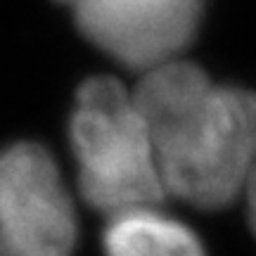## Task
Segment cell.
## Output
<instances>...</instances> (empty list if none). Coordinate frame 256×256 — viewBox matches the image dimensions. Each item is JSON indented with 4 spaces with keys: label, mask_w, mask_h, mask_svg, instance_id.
Returning <instances> with one entry per match:
<instances>
[{
    "label": "cell",
    "mask_w": 256,
    "mask_h": 256,
    "mask_svg": "<svg viewBox=\"0 0 256 256\" xmlns=\"http://www.w3.org/2000/svg\"><path fill=\"white\" fill-rule=\"evenodd\" d=\"M166 192L218 209L247 188L256 166V92L214 86L197 64L150 69L136 92Z\"/></svg>",
    "instance_id": "obj_1"
},
{
    "label": "cell",
    "mask_w": 256,
    "mask_h": 256,
    "mask_svg": "<svg viewBox=\"0 0 256 256\" xmlns=\"http://www.w3.org/2000/svg\"><path fill=\"white\" fill-rule=\"evenodd\" d=\"M69 140L78 188L92 209L126 214L164 200V178L136 98L114 78H90L76 92Z\"/></svg>",
    "instance_id": "obj_2"
},
{
    "label": "cell",
    "mask_w": 256,
    "mask_h": 256,
    "mask_svg": "<svg viewBox=\"0 0 256 256\" xmlns=\"http://www.w3.org/2000/svg\"><path fill=\"white\" fill-rule=\"evenodd\" d=\"M76 211L55 159L38 142L0 150V256H72Z\"/></svg>",
    "instance_id": "obj_3"
},
{
    "label": "cell",
    "mask_w": 256,
    "mask_h": 256,
    "mask_svg": "<svg viewBox=\"0 0 256 256\" xmlns=\"http://www.w3.org/2000/svg\"><path fill=\"white\" fill-rule=\"evenodd\" d=\"M95 48L130 69H154L192 43L206 0H60Z\"/></svg>",
    "instance_id": "obj_4"
},
{
    "label": "cell",
    "mask_w": 256,
    "mask_h": 256,
    "mask_svg": "<svg viewBox=\"0 0 256 256\" xmlns=\"http://www.w3.org/2000/svg\"><path fill=\"white\" fill-rule=\"evenodd\" d=\"M104 256H206L200 238L188 226L136 209L112 216L104 230Z\"/></svg>",
    "instance_id": "obj_5"
},
{
    "label": "cell",
    "mask_w": 256,
    "mask_h": 256,
    "mask_svg": "<svg viewBox=\"0 0 256 256\" xmlns=\"http://www.w3.org/2000/svg\"><path fill=\"white\" fill-rule=\"evenodd\" d=\"M247 202H249V223H252V228L256 232V166L247 183Z\"/></svg>",
    "instance_id": "obj_6"
}]
</instances>
